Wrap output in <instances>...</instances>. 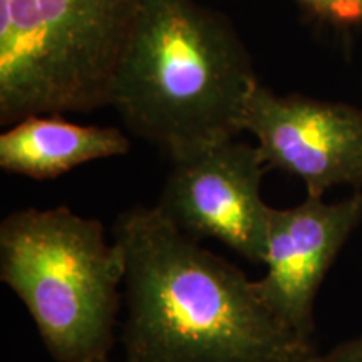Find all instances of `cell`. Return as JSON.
Wrapping results in <instances>:
<instances>
[{"label": "cell", "instance_id": "obj_8", "mask_svg": "<svg viewBox=\"0 0 362 362\" xmlns=\"http://www.w3.org/2000/svg\"><path fill=\"white\" fill-rule=\"evenodd\" d=\"M129 138L112 126H83L61 115L29 116L0 134V168L52 180L86 163L129 153Z\"/></svg>", "mask_w": 362, "mask_h": 362}, {"label": "cell", "instance_id": "obj_3", "mask_svg": "<svg viewBox=\"0 0 362 362\" xmlns=\"http://www.w3.org/2000/svg\"><path fill=\"white\" fill-rule=\"evenodd\" d=\"M0 280L56 362H103L115 346L124 260L104 225L67 206L24 208L0 223Z\"/></svg>", "mask_w": 362, "mask_h": 362}, {"label": "cell", "instance_id": "obj_7", "mask_svg": "<svg viewBox=\"0 0 362 362\" xmlns=\"http://www.w3.org/2000/svg\"><path fill=\"white\" fill-rule=\"evenodd\" d=\"M361 220V192L336 203L307 194L297 206L270 208L267 274L253 285L275 319L302 339L312 341L317 293Z\"/></svg>", "mask_w": 362, "mask_h": 362}, {"label": "cell", "instance_id": "obj_9", "mask_svg": "<svg viewBox=\"0 0 362 362\" xmlns=\"http://www.w3.org/2000/svg\"><path fill=\"white\" fill-rule=\"evenodd\" d=\"M309 16L336 27L362 25V0H296Z\"/></svg>", "mask_w": 362, "mask_h": 362}, {"label": "cell", "instance_id": "obj_11", "mask_svg": "<svg viewBox=\"0 0 362 362\" xmlns=\"http://www.w3.org/2000/svg\"><path fill=\"white\" fill-rule=\"evenodd\" d=\"M103 362H110V359H107V361H103Z\"/></svg>", "mask_w": 362, "mask_h": 362}, {"label": "cell", "instance_id": "obj_4", "mask_svg": "<svg viewBox=\"0 0 362 362\" xmlns=\"http://www.w3.org/2000/svg\"><path fill=\"white\" fill-rule=\"evenodd\" d=\"M143 0H0V124L110 106Z\"/></svg>", "mask_w": 362, "mask_h": 362}, {"label": "cell", "instance_id": "obj_10", "mask_svg": "<svg viewBox=\"0 0 362 362\" xmlns=\"http://www.w3.org/2000/svg\"><path fill=\"white\" fill-rule=\"evenodd\" d=\"M304 362H362V336L347 339L325 354L315 352Z\"/></svg>", "mask_w": 362, "mask_h": 362}, {"label": "cell", "instance_id": "obj_1", "mask_svg": "<svg viewBox=\"0 0 362 362\" xmlns=\"http://www.w3.org/2000/svg\"><path fill=\"white\" fill-rule=\"evenodd\" d=\"M126 362H304L315 354L267 309L253 280L156 206L117 216Z\"/></svg>", "mask_w": 362, "mask_h": 362}, {"label": "cell", "instance_id": "obj_2", "mask_svg": "<svg viewBox=\"0 0 362 362\" xmlns=\"http://www.w3.org/2000/svg\"><path fill=\"white\" fill-rule=\"evenodd\" d=\"M259 83L223 13L197 0H143L110 106L176 163L237 138Z\"/></svg>", "mask_w": 362, "mask_h": 362}, {"label": "cell", "instance_id": "obj_6", "mask_svg": "<svg viewBox=\"0 0 362 362\" xmlns=\"http://www.w3.org/2000/svg\"><path fill=\"white\" fill-rule=\"evenodd\" d=\"M267 168L296 176L309 197L334 187L362 188V111L300 94H277L259 83L243 112Z\"/></svg>", "mask_w": 362, "mask_h": 362}, {"label": "cell", "instance_id": "obj_5", "mask_svg": "<svg viewBox=\"0 0 362 362\" xmlns=\"http://www.w3.org/2000/svg\"><path fill=\"white\" fill-rule=\"evenodd\" d=\"M265 170L257 144L230 139L173 163L156 208L188 237L216 238L264 264L272 208L262 198Z\"/></svg>", "mask_w": 362, "mask_h": 362}]
</instances>
